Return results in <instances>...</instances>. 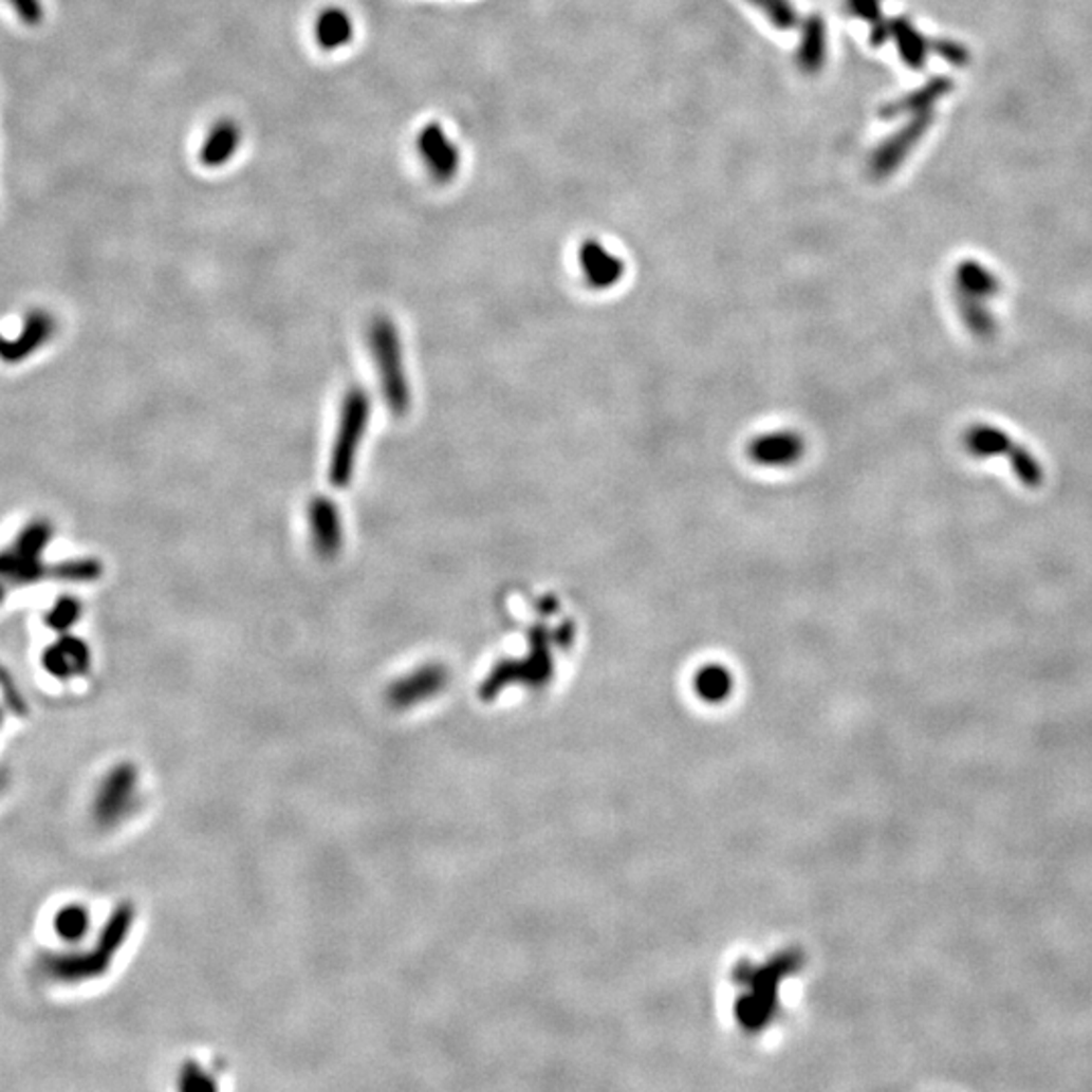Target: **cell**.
<instances>
[{"label": "cell", "instance_id": "cb8c5ba5", "mask_svg": "<svg viewBox=\"0 0 1092 1092\" xmlns=\"http://www.w3.org/2000/svg\"><path fill=\"white\" fill-rule=\"evenodd\" d=\"M77 615H79L77 601H66L55 609V615L51 617L49 626L57 629L70 628L71 624L77 619Z\"/></svg>", "mask_w": 1092, "mask_h": 1092}, {"label": "cell", "instance_id": "5bb4252c", "mask_svg": "<svg viewBox=\"0 0 1092 1092\" xmlns=\"http://www.w3.org/2000/svg\"><path fill=\"white\" fill-rule=\"evenodd\" d=\"M803 451L801 440L791 431L769 433L751 445V456L757 464L788 465L793 464Z\"/></svg>", "mask_w": 1092, "mask_h": 1092}, {"label": "cell", "instance_id": "5b68a950", "mask_svg": "<svg viewBox=\"0 0 1092 1092\" xmlns=\"http://www.w3.org/2000/svg\"><path fill=\"white\" fill-rule=\"evenodd\" d=\"M932 122H934L932 112L908 116L907 122L874 150V154L870 159L872 174L876 179L892 177L903 164L907 163L910 152L927 136Z\"/></svg>", "mask_w": 1092, "mask_h": 1092}, {"label": "cell", "instance_id": "603a6c76", "mask_svg": "<svg viewBox=\"0 0 1092 1092\" xmlns=\"http://www.w3.org/2000/svg\"><path fill=\"white\" fill-rule=\"evenodd\" d=\"M848 8L866 23L883 21V0H848Z\"/></svg>", "mask_w": 1092, "mask_h": 1092}, {"label": "cell", "instance_id": "7402d4cb", "mask_svg": "<svg viewBox=\"0 0 1092 1092\" xmlns=\"http://www.w3.org/2000/svg\"><path fill=\"white\" fill-rule=\"evenodd\" d=\"M930 51L937 53L943 61H947L954 68H963L969 63L967 47L954 39H937L930 43Z\"/></svg>", "mask_w": 1092, "mask_h": 1092}, {"label": "cell", "instance_id": "7c38bea8", "mask_svg": "<svg viewBox=\"0 0 1092 1092\" xmlns=\"http://www.w3.org/2000/svg\"><path fill=\"white\" fill-rule=\"evenodd\" d=\"M43 664H45L49 674L55 675L59 680H68L73 675L88 672L92 658L84 642H79L75 637L73 640L66 637L63 642L55 644L51 650L47 651Z\"/></svg>", "mask_w": 1092, "mask_h": 1092}, {"label": "cell", "instance_id": "3957f363", "mask_svg": "<svg viewBox=\"0 0 1092 1092\" xmlns=\"http://www.w3.org/2000/svg\"><path fill=\"white\" fill-rule=\"evenodd\" d=\"M369 421H371V396L365 389L352 387L343 399L338 431H336V440H334V447L330 454L328 480L334 488H347L352 482L358 447H360L363 438L367 436Z\"/></svg>", "mask_w": 1092, "mask_h": 1092}, {"label": "cell", "instance_id": "8fae6325", "mask_svg": "<svg viewBox=\"0 0 1092 1092\" xmlns=\"http://www.w3.org/2000/svg\"><path fill=\"white\" fill-rule=\"evenodd\" d=\"M955 283L961 298L983 302L1000 292V279L977 259H965L955 270Z\"/></svg>", "mask_w": 1092, "mask_h": 1092}, {"label": "cell", "instance_id": "2e32d148", "mask_svg": "<svg viewBox=\"0 0 1092 1092\" xmlns=\"http://www.w3.org/2000/svg\"><path fill=\"white\" fill-rule=\"evenodd\" d=\"M239 142H241L239 126L233 124L232 119L219 122L212 128V132H210L209 138L205 142V146L201 148V163L209 166V168L227 163L235 154Z\"/></svg>", "mask_w": 1092, "mask_h": 1092}, {"label": "cell", "instance_id": "277c9868", "mask_svg": "<svg viewBox=\"0 0 1092 1092\" xmlns=\"http://www.w3.org/2000/svg\"><path fill=\"white\" fill-rule=\"evenodd\" d=\"M138 771L132 763H119L99 781L93 795V821L99 828H114L136 808Z\"/></svg>", "mask_w": 1092, "mask_h": 1092}, {"label": "cell", "instance_id": "d6986e66", "mask_svg": "<svg viewBox=\"0 0 1092 1092\" xmlns=\"http://www.w3.org/2000/svg\"><path fill=\"white\" fill-rule=\"evenodd\" d=\"M967 445L969 449L976 454V456H994V454H1003V451H1012L1014 449V443H1010V440L1001 433L1000 429H994V427H974L967 436Z\"/></svg>", "mask_w": 1092, "mask_h": 1092}, {"label": "cell", "instance_id": "8992f818", "mask_svg": "<svg viewBox=\"0 0 1092 1092\" xmlns=\"http://www.w3.org/2000/svg\"><path fill=\"white\" fill-rule=\"evenodd\" d=\"M308 526L314 551L322 558H334L343 549V520L338 506L325 496H316L308 506Z\"/></svg>", "mask_w": 1092, "mask_h": 1092}, {"label": "cell", "instance_id": "ffe728a7", "mask_svg": "<svg viewBox=\"0 0 1092 1092\" xmlns=\"http://www.w3.org/2000/svg\"><path fill=\"white\" fill-rule=\"evenodd\" d=\"M179 1089L186 1092L215 1091L217 1082L199 1065L186 1062L179 1076Z\"/></svg>", "mask_w": 1092, "mask_h": 1092}, {"label": "cell", "instance_id": "e0dca14e", "mask_svg": "<svg viewBox=\"0 0 1092 1092\" xmlns=\"http://www.w3.org/2000/svg\"><path fill=\"white\" fill-rule=\"evenodd\" d=\"M352 39V21L340 8H326L316 21V41L322 49H338Z\"/></svg>", "mask_w": 1092, "mask_h": 1092}, {"label": "cell", "instance_id": "44dd1931", "mask_svg": "<svg viewBox=\"0 0 1092 1092\" xmlns=\"http://www.w3.org/2000/svg\"><path fill=\"white\" fill-rule=\"evenodd\" d=\"M748 2L759 6L767 15L769 19L773 21V24L779 26V29H791L795 21H797L790 0H748Z\"/></svg>", "mask_w": 1092, "mask_h": 1092}, {"label": "cell", "instance_id": "ac0fdd59", "mask_svg": "<svg viewBox=\"0 0 1092 1092\" xmlns=\"http://www.w3.org/2000/svg\"><path fill=\"white\" fill-rule=\"evenodd\" d=\"M799 66L808 73L819 70L826 61V26L819 17H812L803 24V37L799 45Z\"/></svg>", "mask_w": 1092, "mask_h": 1092}, {"label": "cell", "instance_id": "6da1fadb", "mask_svg": "<svg viewBox=\"0 0 1092 1092\" xmlns=\"http://www.w3.org/2000/svg\"><path fill=\"white\" fill-rule=\"evenodd\" d=\"M134 923V908L119 905L110 914L97 941L88 951L51 954L43 957L41 969L49 979L59 983H81L108 974L114 957L126 943Z\"/></svg>", "mask_w": 1092, "mask_h": 1092}, {"label": "cell", "instance_id": "9c48e42d", "mask_svg": "<svg viewBox=\"0 0 1092 1092\" xmlns=\"http://www.w3.org/2000/svg\"><path fill=\"white\" fill-rule=\"evenodd\" d=\"M419 150L438 181L447 183L456 177L460 168L458 148L447 140L438 124H429L423 128L419 136Z\"/></svg>", "mask_w": 1092, "mask_h": 1092}, {"label": "cell", "instance_id": "7a4b0ae2", "mask_svg": "<svg viewBox=\"0 0 1092 1092\" xmlns=\"http://www.w3.org/2000/svg\"><path fill=\"white\" fill-rule=\"evenodd\" d=\"M369 345L385 403L395 418H403L409 411L411 393L396 326L385 316H376L369 328Z\"/></svg>", "mask_w": 1092, "mask_h": 1092}, {"label": "cell", "instance_id": "484cf974", "mask_svg": "<svg viewBox=\"0 0 1092 1092\" xmlns=\"http://www.w3.org/2000/svg\"><path fill=\"white\" fill-rule=\"evenodd\" d=\"M0 724H2V712H0Z\"/></svg>", "mask_w": 1092, "mask_h": 1092}, {"label": "cell", "instance_id": "ba28073f", "mask_svg": "<svg viewBox=\"0 0 1092 1092\" xmlns=\"http://www.w3.org/2000/svg\"><path fill=\"white\" fill-rule=\"evenodd\" d=\"M951 92H954V79L951 77H945V75L930 77L923 86H919L917 90L905 93V95L896 97L894 101L886 104L883 110H881V116H917V114L932 112V108L941 99H945Z\"/></svg>", "mask_w": 1092, "mask_h": 1092}, {"label": "cell", "instance_id": "d4e9b609", "mask_svg": "<svg viewBox=\"0 0 1092 1092\" xmlns=\"http://www.w3.org/2000/svg\"><path fill=\"white\" fill-rule=\"evenodd\" d=\"M700 688L706 695H710V692L721 695V692H724V688H726V674H724V670L712 668V670L702 672V675H700Z\"/></svg>", "mask_w": 1092, "mask_h": 1092}, {"label": "cell", "instance_id": "52a82bcc", "mask_svg": "<svg viewBox=\"0 0 1092 1092\" xmlns=\"http://www.w3.org/2000/svg\"><path fill=\"white\" fill-rule=\"evenodd\" d=\"M447 684V670L440 664L421 666L415 672L403 675L391 684L387 698L395 708H411L419 702L438 697Z\"/></svg>", "mask_w": 1092, "mask_h": 1092}, {"label": "cell", "instance_id": "30bf717a", "mask_svg": "<svg viewBox=\"0 0 1092 1092\" xmlns=\"http://www.w3.org/2000/svg\"><path fill=\"white\" fill-rule=\"evenodd\" d=\"M888 39L894 41L899 57L910 70H923L929 61L930 41L908 19L888 21Z\"/></svg>", "mask_w": 1092, "mask_h": 1092}, {"label": "cell", "instance_id": "4fadbf2b", "mask_svg": "<svg viewBox=\"0 0 1092 1092\" xmlns=\"http://www.w3.org/2000/svg\"><path fill=\"white\" fill-rule=\"evenodd\" d=\"M579 259L582 274L593 288H609L624 276V263L597 241H587L581 247Z\"/></svg>", "mask_w": 1092, "mask_h": 1092}, {"label": "cell", "instance_id": "9a60e30c", "mask_svg": "<svg viewBox=\"0 0 1092 1092\" xmlns=\"http://www.w3.org/2000/svg\"><path fill=\"white\" fill-rule=\"evenodd\" d=\"M51 929L63 945L75 947L90 934L92 912H90V908L84 907L79 903L63 905L55 910V914L51 919Z\"/></svg>", "mask_w": 1092, "mask_h": 1092}]
</instances>
